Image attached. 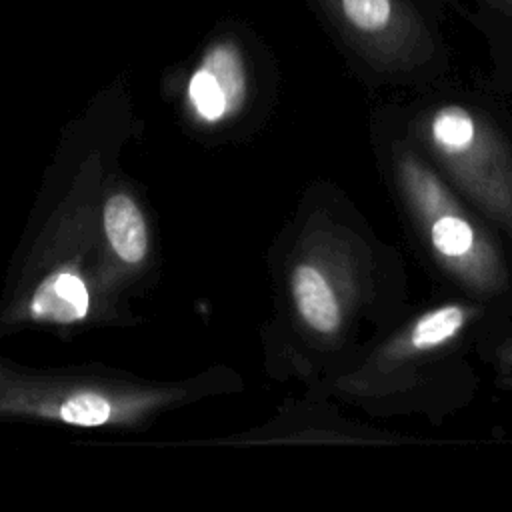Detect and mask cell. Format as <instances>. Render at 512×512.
<instances>
[{
	"instance_id": "1",
	"label": "cell",
	"mask_w": 512,
	"mask_h": 512,
	"mask_svg": "<svg viewBox=\"0 0 512 512\" xmlns=\"http://www.w3.org/2000/svg\"><path fill=\"white\" fill-rule=\"evenodd\" d=\"M400 196L434 260L464 288L496 296L508 286L500 250L444 180L410 148L396 152Z\"/></svg>"
},
{
	"instance_id": "2",
	"label": "cell",
	"mask_w": 512,
	"mask_h": 512,
	"mask_svg": "<svg viewBox=\"0 0 512 512\" xmlns=\"http://www.w3.org/2000/svg\"><path fill=\"white\" fill-rule=\"evenodd\" d=\"M416 132L456 186L512 236V150L492 122L444 102L422 114Z\"/></svg>"
},
{
	"instance_id": "3",
	"label": "cell",
	"mask_w": 512,
	"mask_h": 512,
	"mask_svg": "<svg viewBox=\"0 0 512 512\" xmlns=\"http://www.w3.org/2000/svg\"><path fill=\"white\" fill-rule=\"evenodd\" d=\"M340 24L358 50L390 76L428 68L440 54V38L414 0H334Z\"/></svg>"
},
{
	"instance_id": "4",
	"label": "cell",
	"mask_w": 512,
	"mask_h": 512,
	"mask_svg": "<svg viewBox=\"0 0 512 512\" xmlns=\"http://www.w3.org/2000/svg\"><path fill=\"white\" fill-rule=\"evenodd\" d=\"M478 310L466 302H444L418 314L392 338L376 348L370 364V384L376 396L398 390L418 370L448 354L474 322Z\"/></svg>"
},
{
	"instance_id": "5",
	"label": "cell",
	"mask_w": 512,
	"mask_h": 512,
	"mask_svg": "<svg viewBox=\"0 0 512 512\" xmlns=\"http://www.w3.org/2000/svg\"><path fill=\"white\" fill-rule=\"evenodd\" d=\"M292 296L298 314L314 332L332 336L340 330L342 300L324 270L314 264H298L292 274Z\"/></svg>"
},
{
	"instance_id": "6",
	"label": "cell",
	"mask_w": 512,
	"mask_h": 512,
	"mask_svg": "<svg viewBox=\"0 0 512 512\" xmlns=\"http://www.w3.org/2000/svg\"><path fill=\"white\" fill-rule=\"evenodd\" d=\"M104 230L114 252L128 264L140 262L148 252V232L140 208L124 192L112 194L104 204Z\"/></svg>"
},
{
	"instance_id": "7",
	"label": "cell",
	"mask_w": 512,
	"mask_h": 512,
	"mask_svg": "<svg viewBox=\"0 0 512 512\" xmlns=\"http://www.w3.org/2000/svg\"><path fill=\"white\" fill-rule=\"evenodd\" d=\"M88 302V290L80 276L72 272H56L38 286L30 310L42 320L74 322L86 316Z\"/></svg>"
},
{
	"instance_id": "8",
	"label": "cell",
	"mask_w": 512,
	"mask_h": 512,
	"mask_svg": "<svg viewBox=\"0 0 512 512\" xmlns=\"http://www.w3.org/2000/svg\"><path fill=\"white\" fill-rule=\"evenodd\" d=\"M188 94H190V100H192L194 108L198 110V114L206 120H218L228 110H232L222 86L218 84L214 74L204 66L192 76Z\"/></svg>"
},
{
	"instance_id": "9",
	"label": "cell",
	"mask_w": 512,
	"mask_h": 512,
	"mask_svg": "<svg viewBox=\"0 0 512 512\" xmlns=\"http://www.w3.org/2000/svg\"><path fill=\"white\" fill-rule=\"evenodd\" d=\"M112 416V406L98 394H76L60 404L58 418L74 426H100Z\"/></svg>"
},
{
	"instance_id": "10",
	"label": "cell",
	"mask_w": 512,
	"mask_h": 512,
	"mask_svg": "<svg viewBox=\"0 0 512 512\" xmlns=\"http://www.w3.org/2000/svg\"><path fill=\"white\" fill-rule=\"evenodd\" d=\"M204 68H208L218 84L222 86L230 106L234 108L242 94H244V76H242V66L236 58L234 52L228 48H216L204 62Z\"/></svg>"
},
{
	"instance_id": "11",
	"label": "cell",
	"mask_w": 512,
	"mask_h": 512,
	"mask_svg": "<svg viewBox=\"0 0 512 512\" xmlns=\"http://www.w3.org/2000/svg\"><path fill=\"white\" fill-rule=\"evenodd\" d=\"M488 16H496L502 24H512V0H474Z\"/></svg>"
}]
</instances>
